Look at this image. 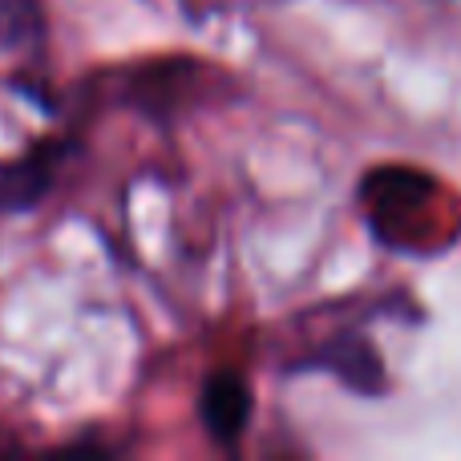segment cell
<instances>
[{
    "label": "cell",
    "instance_id": "cell-1",
    "mask_svg": "<svg viewBox=\"0 0 461 461\" xmlns=\"http://www.w3.org/2000/svg\"><path fill=\"white\" fill-rule=\"evenodd\" d=\"M441 183L421 167H376L360 178V203L373 235L397 251H421L425 219L433 215Z\"/></svg>",
    "mask_w": 461,
    "mask_h": 461
},
{
    "label": "cell",
    "instance_id": "cell-2",
    "mask_svg": "<svg viewBox=\"0 0 461 461\" xmlns=\"http://www.w3.org/2000/svg\"><path fill=\"white\" fill-rule=\"evenodd\" d=\"M65 154H69V142L49 138V142H37L32 150L16 154V158H0V215L37 207L53 191Z\"/></svg>",
    "mask_w": 461,
    "mask_h": 461
},
{
    "label": "cell",
    "instance_id": "cell-3",
    "mask_svg": "<svg viewBox=\"0 0 461 461\" xmlns=\"http://www.w3.org/2000/svg\"><path fill=\"white\" fill-rule=\"evenodd\" d=\"M251 413H255V397H251V384L247 376H239L235 368H219L203 381V393H199V421L207 429V438L215 446H239V438L247 433L251 425Z\"/></svg>",
    "mask_w": 461,
    "mask_h": 461
},
{
    "label": "cell",
    "instance_id": "cell-4",
    "mask_svg": "<svg viewBox=\"0 0 461 461\" xmlns=\"http://www.w3.org/2000/svg\"><path fill=\"white\" fill-rule=\"evenodd\" d=\"M300 368H324L344 389L360 393V397H381V393L389 389V373H384V360H381V352H376V344L357 332L328 340L324 348L312 352L308 365H300Z\"/></svg>",
    "mask_w": 461,
    "mask_h": 461
},
{
    "label": "cell",
    "instance_id": "cell-5",
    "mask_svg": "<svg viewBox=\"0 0 461 461\" xmlns=\"http://www.w3.org/2000/svg\"><path fill=\"white\" fill-rule=\"evenodd\" d=\"M199 81V65L194 61H154L142 65L126 77V102L142 113L167 118L170 110H178L183 102H191V89Z\"/></svg>",
    "mask_w": 461,
    "mask_h": 461
},
{
    "label": "cell",
    "instance_id": "cell-6",
    "mask_svg": "<svg viewBox=\"0 0 461 461\" xmlns=\"http://www.w3.org/2000/svg\"><path fill=\"white\" fill-rule=\"evenodd\" d=\"M5 449H16V441H13V438H8V433H5V429H0V454H5Z\"/></svg>",
    "mask_w": 461,
    "mask_h": 461
}]
</instances>
